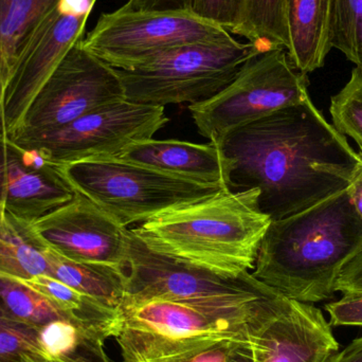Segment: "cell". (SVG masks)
<instances>
[{"label": "cell", "instance_id": "cell-3", "mask_svg": "<svg viewBox=\"0 0 362 362\" xmlns=\"http://www.w3.org/2000/svg\"><path fill=\"white\" fill-rule=\"evenodd\" d=\"M259 192L223 189L172 209L129 230L148 249L221 274L255 268L272 219L259 206Z\"/></svg>", "mask_w": 362, "mask_h": 362}, {"label": "cell", "instance_id": "cell-23", "mask_svg": "<svg viewBox=\"0 0 362 362\" xmlns=\"http://www.w3.org/2000/svg\"><path fill=\"white\" fill-rule=\"evenodd\" d=\"M331 45L362 71V0H332Z\"/></svg>", "mask_w": 362, "mask_h": 362}, {"label": "cell", "instance_id": "cell-13", "mask_svg": "<svg viewBox=\"0 0 362 362\" xmlns=\"http://www.w3.org/2000/svg\"><path fill=\"white\" fill-rule=\"evenodd\" d=\"M255 362H329L340 344L314 304L274 299L248 327Z\"/></svg>", "mask_w": 362, "mask_h": 362}, {"label": "cell", "instance_id": "cell-30", "mask_svg": "<svg viewBox=\"0 0 362 362\" xmlns=\"http://www.w3.org/2000/svg\"><path fill=\"white\" fill-rule=\"evenodd\" d=\"M122 8L153 12H192V0H127Z\"/></svg>", "mask_w": 362, "mask_h": 362}, {"label": "cell", "instance_id": "cell-34", "mask_svg": "<svg viewBox=\"0 0 362 362\" xmlns=\"http://www.w3.org/2000/svg\"><path fill=\"white\" fill-rule=\"evenodd\" d=\"M23 362H69L66 361H57V359L47 358L42 354L31 353L23 356Z\"/></svg>", "mask_w": 362, "mask_h": 362}, {"label": "cell", "instance_id": "cell-9", "mask_svg": "<svg viewBox=\"0 0 362 362\" xmlns=\"http://www.w3.org/2000/svg\"><path fill=\"white\" fill-rule=\"evenodd\" d=\"M168 122L163 106L121 100L57 131L11 140L21 148L40 153L47 163L61 167L91 159L115 158L132 144L152 139Z\"/></svg>", "mask_w": 362, "mask_h": 362}, {"label": "cell", "instance_id": "cell-2", "mask_svg": "<svg viewBox=\"0 0 362 362\" xmlns=\"http://www.w3.org/2000/svg\"><path fill=\"white\" fill-rule=\"evenodd\" d=\"M362 246V219L344 189L297 214L272 221L253 276L303 303L332 299L344 266Z\"/></svg>", "mask_w": 362, "mask_h": 362}, {"label": "cell", "instance_id": "cell-22", "mask_svg": "<svg viewBox=\"0 0 362 362\" xmlns=\"http://www.w3.org/2000/svg\"><path fill=\"white\" fill-rule=\"evenodd\" d=\"M286 0H246L242 25L236 35L243 36L265 51L288 49L285 14Z\"/></svg>", "mask_w": 362, "mask_h": 362}, {"label": "cell", "instance_id": "cell-31", "mask_svg": "<svg viewBox=\"0 0 362 362\" xmlns=\"http://www.w3.org/2000/svg\"><path fill=\"white\" fill-rule=\"evenodd\" d=\"M329 362H362V337L353 340L346 349L336 353Z\"/></svg>", "mask_w": 362, "mask_h": 362}, {"label": "cell", "instance_id": "cell-6", "mask_svg": "<svg viewBox=\"0 0 362 362\" xmlns=\"http://www.w3.org/2000/svg\"><path fill=\"white\" fill-rule=\"evenodd\" d=\"M57 168L76 193L125 228L226 189L118 158L91 159Z\"/></svg>", "mask_w": 362, "mask_h": 362}, {"label": "cell", "instance_id": "cell-19", "mask_svg": "<svg viewBox=\"0 0 362 362\" xmlns=\"http://www.w3.org/2000/svg\"><path fill=\"white\" fill-rule=\"evenodd\" d=\"M59 1L0 0V86L2 95L30 34Z\"/></svg>", "mask_w": 362, "mask_h": 362}, {"label": "cell", "instance_id": "cell-24", "mask_svg": "<svg viewBox=\"0 0 362 362\" xmlns=\"http://www.w3.org/2000/svg\"><path fill=\"white\" fill-rule=\"evenodd\" d=\"M333 127L359 148L362 160V71L354 68L344 88L333 95L329 106Z\"/></svg>", "mask_w": 362, "mask_h": 362}, {"label": "cell", "instance_id": "cell-18", "mask_svg": "<svg viewBox=\"0 0 362 362\" xmlns=\"http://www.w3.org/2000/svg\"><path fill=\"white\" fill-rule=\"evenodd\" d=\"M47 249L32 221L0 210V274L23 281L48 276Z\"/></svg>", "mask_w": 362, "mask_h": 362}, {"label": "cell", "instance_id": "cell-16", "mask_svg": "<svg viewBox=\"0 0 362 362\" xmlns=\"http://www.w3.org/2000/svg\"><path fill=\"white\" fill-rule=\"evenodd\" d=\"M115 158L152 168L176 177L219 185L227 189L229 160L213 142L196 144L152 138L132 144Z\"/></svg>", "mask_w": 362, "mask_h": 362}, {"label": "cell", "instance_id": "cell-14", "mask_svg": "<svg viewBox=\"0 0 362 362\" xmlns=\"http://www.w3.org/2000/svg\"><path fill=\"white\" fill-rule=\"evenodd\" d=\"M34 232L57 255L78 263L98 264L124 272L129 229L84 196L32 221Z\"/></svg>", "mask_w": 362, "mask_h": 362}, {"label": "cell", "instance_id": "cell-8", "mask_svg": "<svg viewBox=\"0 0 362 362\" xmlns=\"http://www.w3.org/2000/svg\"><path fill=\"white\" fill-rule=\"evenodd\" d=\"M233 37L192 12L125 10L103 13L81 40L83 48L119 70H132L176 47Z\"/></svg>", "mask_w": 362, "mask_h": 362}, {"label": "cell", "instance_id": "cell-7", "mask_svg": "<svg viewBox=\"0 0 362 362\" xmlns=\"http://www.w3.org/2000/svg\"><path fill=\"white\" fill-rule=\"evenodd\" d=\"M308 85L286 49L274 48L251 57L221 93L189 110L198 133L217 144L238 127L306 101Z\"/></svg>", "mask_w": 362, "mask_h": 362}, {"label": "cell", "instance_id": "cell-11", "mask_svg": "<svg viewBox=\"0 0 362 362\" xmlns=\"http://www.w3.org/2000/svg\"><path fill=\"white\" fill-rule=\"evenodd\" d=\"M81 40L38 91L10 139L57 131L97 108L125 100L117 70L85 50Z\"/></svg>", "mask_w": 362, "mask_h": 362}, {"label": "cell", "instance_id": "cell-32", "mask_svg": "<svg viewBox=\"0 0 362 362\" xmlns=\"http://www.w3.org/2000/svg\"><path fill=\"white\" fill-rule=\"evenodd\" d=\"M349 189H350L351 197H352L355 209L362 219V160L355 172L354 177H353Z\"/></svg>", "mask_w": 362, "mask_h": 362}, {"label": "cell", "instance_id": "cell-5", "mask_svg": "<svg viewBox=\"0 0 362 362\" xmlns=\"http://www.w3.org/2000/svg\"><path fill=\"white\" fill-rule=\"evenodd\" d=\"M265 52L253 42L228 40L176 47L132 70H117L125 100L146 105L202 103L221 93L248 59Z\"/></svg>", "mask_w": 362, "mask_h": 362}, {"label": "cell", "instance_id": "cell-4", "mask_svg": "<svg viewBox=\"0 0 362 362\" xmlns=\"http://www.w3.org/2000/svg\"><path fill=\"white\" fill-rule=\"evenodd\" d=\"M281 293L204 301L154 300L121 308L116 339L123 362H154L246 339L251 321Z\"/></svg>", "mask_w": 362, "mask_h": 362}, {"label": "cell", "instance_id": "cell-35", "mask_svg": "<svg viewBox=\"0 0 362 362\" xmlns=\"http://www.w3.org/2000/svg\"><path fill=\"white\" fill-rule=\"evenodd\" d=\"M1 106H2V90H1V86H0V115H1Z\"/></svg>", "mask_w": 362, "mask_h": 362}, {"label": "cell", "instance_id": "cell-20", "mask_svg": "<svg viewBox=\"0 0 362 362\" xmlns=\"http://www.w3.org/2000/svg\"><path fill=\"white\" fill-rule=\"evenodd\" d=\"M46 257L49 276L120 312L124 296V272L108 266L70 261L49 248Z\"/></svg>", "mask_w": 362, "mask_h": 362}, {"label": "cell", "instance_id": "cell-12", "mask_svg": "<svg viewBox=\"0 0 362 362\" xmlns=\"http://www.w3.org/2000/svg\"><path fill=\"white\" fill-rule=\"evenodd\" d=\"M98 0H59L32 31L2 95L0 134L11 137L70 49L84 37Z\"/></svg>", "mask_w": 362, "mask_h": 362}, {"label": "cell", "instance_id": "cell-27", "mask_svg": "<svg viewBox=\"0 0 362 362\" xmlns=\"http://www.w3.org/2000/svg\"><path fill=\"white\" fill-rule=\"evenodd\" d=\"M333 327H362V295H344L325 305Z\"/></svg>", "mask_w": 362, "mask_h": 362}, {"label": "cell", "instance_id": "cell-17", "mask_svg": "<svg viewBox=\"0 0 362 362\" xmlns=\"http://www.w3.org/2000/svg\"><path fill=\"white\" fill-rule=\"evenodd\" d=\"M289 59L308 74L325 66L332 50V0H286Z\"/></svg>", "mask_w": 362, "mask_h": 362}, {"label": "cell", "instance_id": "cell-29", "mask_svg": "<svg viewBox=\"0 0 362 362\" xmlns=\"http://www.w3.org/2000/svg\"><path fill=\"white\" fill-rule=\"evenodd\" d=\"M335 291L344 295H362V246L342 268L336 281Z\"/></svg>", "mask_w": 362, "mask_h": 362}, {"label": "cell", "instance_id": "cell-21", "mask_svg": "<svg viewBox=\"0 0 362 362\" xmlns=\"http://www.w3.org/2000/svg\"><path fill=\"white\" fill-rule=\"evenodd\" d=\"M0 300L14 318L36 329L57 320L70 321L83 327L71 315L19 279L0 274Z\"/></svg>", "mask_w": 362, "mask_h": 362}, {"label": "cell", "instance_id": "cell-10", "mask_svg": "<svg viewBox=\"0 0 362 362\" xmlns=\"http://www.w3.org/2000/svg\"><path fill=\"white\" fill-rule=\"evenodd\" d=\"M121 308L154 300L204 301L276 295L250 272L232 276L178 261L148 249L129 229Z\"/></svg>", "mask_w": 362, "mask_h": 362}, {"label": "cell", "instance_id": "cell-1", "mask_svg": "<svg viewBox=\"0 0 362 362\" xmlns=\"http://www.w3.org/2000/svg\"><path fill=\"white\" fill-rule=\"evenodd\" d=\"M217 146L230 163L227 189H257L272 221L348 189L361 163L310 98L230 132Z\"/></svg>", "mask_w": 362, "mask_h": 362}, {"label": "cell", "instance_id": "cell-26", "mask_svg": "<svg viewBox=\"0 0 362 362\" xmlns=\"http://www.w3.org/2000/svg\"><path fill=\"white\" fill-rule=\"evenodd\" d=\"M246 0H192V13L202 21L236 34L244 17Z\"/></svg>", "mask_w": 362, "mask_h": 362}, {"label": "cell", "instance_id": "cell-28", "mask_svg": "<svg viewBox=\"0 0 362 362\" xmlns=\"http://www.w3.org/2000/svg\"><path fill=\"white\" fill-rule=\"evenodd\" d=\"M244 340H248V338L223 340V341L213 344L208 348L199 349V350L192 351L185 354L154 362H227L228 357L231 354L236 344L238 342L244 341Z\"/></svg>", "mask_w": 362, "mask_h": 362}, {"label": "cell", "instance_id": "cell-33", "mask_svg": "<svg viewBox=\"0 0 362 362\" xmlns=\"http://www.w3.org/2000/svg\"><path fill=\"white\" fill-rule=\"evenodd\" d=\"M227 362H255L248 340H244L236 344L235 348L228 357Z\"/></svg>", "mask_w": 362, "mask_h": 362}, {"label": "cell", "instance_id": "cell-25", "mask_svg": "<svg viewBox=\"0 0 362 362\" xmlns=\"http://www.w3.org/2000/svg\"><path fill=\"white\" fill-rule=\"evenodd\" d=\"M38 329L14 318L0 300V362H23L25 355L42 354Z\"/></svg>", "mask_w": 362, "mask_h": 362}, {"label": "cell", "instance_id": "cell-15", "mask_svg": "<svg viewBox=\"0 0 362 362\" xmlns=\"http://www.w3.org/2000/svg\"><path fill=\"white\" fill-rule=\"evenodd\" d=\"M76 196L57 165L0 134V210L34 221Z\"/></svg>", "mask_w": 362, "mask_h": 362}]
</instances>
